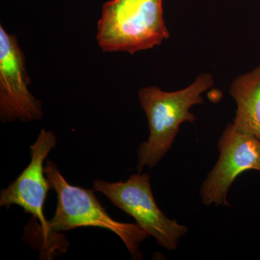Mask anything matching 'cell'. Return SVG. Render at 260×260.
Listing matches in <instances>:
<instances>
[{"label":"cell","mask_w":260,"mask_h":260,"mask_svg":"<svg viewBox=\"0 0 260 260\" xmlns=\"http://www.w3.org/2000/svg\"><path fill=\"white\" fill-rule=\"evenodd\" d=\"M213 84V75L204 73L189 86L177 91H164L155 86L140 89V105L146 114L150 135L138 150V172L145 167L153 169L164 158L175 141L181 124L197 120L190 109L204 103L202 95Z\"/></svg>","instance_id":"1"},{"label":"cell","mask_w":260,"mask_h":260,"mask_svg":"<svg viewBox=\"0 0 260 260\" xmlns=\"http://www.w3.org/2000/svg\"><path fill=\"white\" fill-rule=\"evenodd\" d=\"M45 174L57 195L54 217L49 220V232L53 234L80 227H97L110 231L126 246L132 257L143 258L139 247L149 235L137 223L116 221L108 214L94 194V189L70 184L52 160H47Z\"/></svg>","instance_id":"2"},{"label":"cell","mask_w":260,"mask_h":260,"mask_svg":"<svg viewBox=\"0 0 260 260\" xmlns=\"http://www.w3.org/2000/svg\"><path fill=\"white\" fill-rule=\"evenodd\" d=\"M169 36L162 0H111L103 5L96 39L104 52L134 54L160 45Z\"/></svg>","instance_id":"3"},{"label":"cell","mask_w":260,"mask_h":260,"mask_svg":"<svg viewBox=\"0 0 260 260\" xmlns=\"http://www.w3.org/2000/svg\"><path fill=\"white\" fill-rule=\"evenodd\" d=\"M93 189L105 195L116 208L135 219L143 231L159 246L175 251L179 241L189 231L177 220L169 218L155 203L148 174H133L126 181H93Z\"/></svg>","instance_id":"4"},{"label":"cell","mask_w":260,"mask_h":260,"mask_svg":"<svg viewBox=\"0 0 260 260\" xmlns=\"http://www.w3.org/2000/svg\"><path fill=\"white\" fill-rule=\"evenodd\" d=\"M219 157L200 188L205 206H231L227 196L237 178L247 171L260 172V140L234 127L225 126L218 141Z\"/></svg>","instance_id":"5"},{"label":"cell","mask_w":260,"mask_h":260,"mask_svg":"<svg viewBox=\"0 0 260 260\" xmlns=\"http://www.w3.org/2000/svg\"><path fill=\"white\" fill-rule=\"evenodd\" d=\"M17 37L0 26V119L28 122L43 116L42 103L29 91L30 78Z\"/></svg>","instance_id":"6"},{"label":"cell","mask_w":260,"mask_h":260,"mask_svg":"<svg viewBox=\"0 0 260 260\" xmlns=\"http://www.w3.org/2000/svg\"><path fill=\"white\" fill-rule=\"evenodd\" d=\"M56 145L53 132L41 130L37 140L30 146V161L13 183L0 194V206L17 205L30 214L40 223L44 242L50 244L49 220L44 215V204L50 184L45 174L44 161Z\"/></svg>","instance_id":"7"},{"label":"cell","mask_w":260,"mask_h":260,"mask_svg":"<svg viewBox=\"0 0 260 260\" xmlns=\"http://www.w3.org/2000/svg\"><path fill=\"white\" fill-rule=\"evenodd\" d=\"M229 93L237 105L234 127L260 140V64L233 80Z\"/></svg>","instance_id":"8"}]
</instances>
